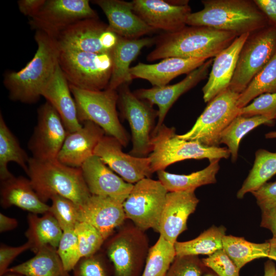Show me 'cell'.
Here are the masks:
<instances>
[{"label":"cell","mask_w":276,"mask_h":276,"mask_svg":"<svg viewBox=\"0 0 276 276\" xmlns=\"http://www.w3.org/2000/svg\"><path fill=\"white\" fill-rule=\"evenodd\" d=\"M176 256L174 244L160 235L149 249L141 276H165Z\"/></svg>","instance_id":"obj_37"},{"label":"cell","mask_w":276,"mask_h":276,"mask_svg":"<svg viewBox=\"0 0 276 276\" xmlns=\"http://www.w3.org/2000/svg\"><path fill=\"white\" fill-rule=\"evenodd\" d=\"M212 59L207 60L201 66L193 71L181 81L172 85L153 86L150 88H140L133 93L140 99L150 105L157 106V123L152 132L155 134L161 126L169 110L180 96L205 79L209 74L212 64Z\"/></svg>","instance_id":"obj_16"},{"label":"cell","mask_w":276,"mask_h":276,"mask_svg":"<svg viewBox=\"0 0 276 276\" xmlns=\"http://www.w3.org/2000/svg\"><path fill=\"white\" fill-rule=\"evenodd\" d=\"M81 124L80 129L67 133L57 158L60 163L74 168H81L94 155L97 146L105 134L100 127L92 122Z\"/></svg>","instance_id":"obj_21"},{"label":"cell","mask_w":276,"mask_h":276,"mask_svg":"<svg viewBox=\"0 0 276 276\" xmlns=\"http://www.w3.org/2000/svg\"><path fill=\"white\" fill-rule=\"evenodd\" d=\"M7 272L25 276H72L65 269L57 249L51 246L43 247L31 259L9 267Z\"/></svg>","instance_id":"obj_30"},{"label":"cell","mask_w":276,"mask_h":276,"mask_svg":"<svg viewBox=\"0 0 276 276\" xmlns=\"http://www.w3.org/2000/svg\"><path fill=\"white\" fill-rule=\"evenodd\" d=\"M25 151L10 131L0 114V179L6 180L12 175L7 168L9 163L18 164L28 174L29 159Z\"/></svg>","instance_id":"obj_32"},{"label":"cell","mask_w":276,"mask_h":276,"mask_svg":"<svg viewBox=\"0 0 276 276\" xmlns=\"http://www.w3.org/2000/svg\"><path fill=\"white\" fill-rule=\"evenodd\" d=\"M274 120L271 117L263 116L236 117L221 133L219 143L227 147L232 161L235 162L238 157L240 143L249 131L263 125H271Z\"/></svg>","instance_id":"obj_33"},{"label":"cell","mask_w":276,"mask_h":276,"mask_svg":"<svg viewBox=\"0 0 276 276\" xmlns=\"http://www.w3.org/2000/svg\"><path fill=\"white\" fill-rule=\"evenodd\" d=\"M34 39L37 49L33 58L20 70L7 72L4 75L3 83L12 101L37 102L59 65V49L56 40L39 31H35Z\"/></svg>","instance_id":"obj_2"},{"label":"cell","mask_w":276,"mask_h":276,"mask_svg":"<svg viewBox=\"0 0 276 276\" xmlns=\"http://www.w3.org/2000/svg\"><path fill=\"white\" fill-rule=\"evenodd\" d=\"M123 202L113 198L91 195L83 205H79V222L95 227L106 241L126 219Z\"/></svg>","instance_id":"obj_20"},{"label":"cell","mask_w":276,"mask_h":276,"mask_svg":"<svg viewBox=\"0 0 276 276\" xmlns=\"http://www.w3.org/2000/svg\"><path fill=\"white\" fill-rule=\"evenodd\" d=\"M1 204L4 209L14 205L35 214H44L50 209L39 198L29 179L14 175L1 181Z\"/></svg>","instance_id":"obj_27"},{"label":"cell","mask_w":276,"mask_h":276,"mask_svg":"<svg viewBox=\"0 0 276 276\" xmlns=\"http://www.w3.org/2000/svg\"><path fill=\"white\" fill-rule=\"evenodd\" d=\"M239 95L229 88L217 95L209 102L192 128L177 136L209 147L219 146L221 133L239 115L240 108L237 103Z\"/></svg>","instance_id":"obj_9"},{"label":"cell","mask_w":276,"mask_h":276,"mask_svg":"<svg viewBox=\"0 0 276 276\" xmlns=\"http://www.w3.org/2000/svg\"><path fill=\"white\" fill-rule=\"evenodd\" d=\"M207 60L168 57L154 64L140 62L130 67V73L133 79H143L149 81L153 86H163L180 75L189 74Z\"/></svg>","instance_id":"obj_25"},{"label":"cell","mask_w":276,"mask_h":276,"mask_svg":"<svg viewBox=\"0 0 276 276\" xmlns=\"http://www.w3.org/2000/svg\"><path fill=\"white\" fill-rule=\"evenodd\" d=\"M41 96L56 110L68 133L74 132L82 127L69 83L59 65L43 88Z\"/></svg>","instance_id":"obj_26"},{"label":"cell","mask_w":276,"mask_h":276,"mask_svg":"<svg viewBox=\"0 0 276 276\" xmlns=\"http://www.w3.org/2000/svg\"><path fill=\"white\" fill-rule=\"evenodd\" d=\"M18 225L17 220L13 218L9 217L2 213H0V232L11 231Z\"/></svg>","instance_id":"obj_51"},{"label":"cell","mask_w":276,"mask_h":276,"mask_svg":"<svg viewBox=\"0 0 276 276\" xmlns=\"http://www.w3.org/2000/svg\"><path fill=\"white\" fill-rule=\"evenodd\" d=\"M265 137L268 139H276V131H272L266 133Z\"/></svg>","instance_id":"obj_54"},{"label":"cell","mask_w":276,"mask_h":276,"mask_svg":"<svg viewBox=\"0 0 276 276\" xmlns=\"http://www.w3.org/2000/svg\"><path fill=\"white\" fill-rule=\"evenodd\" d=\"M260 226L270 231L272 240H276V207L261 211Z\"/></svg>","instance_id":"obj_49"},{"label":"cell","mask_w":276,"mask_h":276,"mask_svg":"<svg viewBox=\"0 0 276 276\" xmlns=\"http://www.w3.org/2000/svg\"><path fill=\"white\" fill-rule=\"evenodd\" d=\"M27 175L34 191L45 203L53 196L60 195L81 205L91 195L81 168L66 166L57 159L40 160L30 157Z\"/></svg>","instance_id":"obj_4"},{"label":"cell","mask_w":276,"mask_h":276,"mask_svg":"<svg viewBox=\"0 0 276 276\" xmlns=\"http://www.w3.org/2000/svg\"><path fill=\"white\" fill-rule=\"evenodd\" d=\"M93 3L97 5L106 15L108 29L119 37L140 38L155 31L134 13L131 2L95 0Z\"/></svg>","instance_id":"obj_24"},{"label":"cell","mask_w":276,"mask_h":276,"mask_svg":"<svg viewBox=\"0 0 276 276\" xmlns=\"http://www.w3.org/2000/svg\"><path fill=\"white\" fill-rule=\"evenodd\" d=\"M276 120V119H275Z\"/></svg>","instance_id":"obj_58"},{"label":"cell","mask_w":276,"mask_h":276,"mask_svg":"<svg viewBox=\"0 0 276 276\" xmlns=\"http://www.w3.org/2000/svg\"><path fill=\"white\" fill-rule=\"evenodd\" d=\"M219 159L210 162L204 169L190 174H177L164 170L156 172L158 180L168 192L195 190L200 186L215 183L220 169Z\"/></svg>","instance_id":"obj_31"},{"label":"cell","mask_w":276,"mask_h":276,"mask_svg":"<svg viewBox=\"0 0 276 276\" xmlns=\"http://www.w3.org/2000/svg\"><path fill=\"white\" fill-rule=\"evenodd\" d=\"M207 268L197 256H176L165 276H202Z\"/></svg>","instance_id":"obj_43"},{"label":"cell","mask_w":276,"mask_h":276,"mask_svg":"<svg viewBox=\"0 0 276 276\" xmlns=\"http://www.w3.org/2000/svg\"><path fill=\"white\" fill-rule=\"evenodd\" d=\"M268 241L270 243V249L268 258L271 260L276 261V240L270 239Z\"/></svg>","instance_id":"obj_53"},{"label":"cell","mask_w":276,"mask_h":276,"mask_svg":"<svg viewBox=\"0 0 276 276\" xmlns=\"http://www.w3.org/2000/svg\"><path fill=\"white\" fill-rule=\"evenodd\" d=\"M152 151L149 155L153 173L169 165L188 159H208L210 162L227 159L231 153L225 147H209L195 141L181 139L174 127L163 124L152 136Z\"/></svg>","instance_id":"obj_5"},{"label":"cell","mask_w":276,"mask_h":276,"mask_svg":"<svg viewBox=\"0 0 276 276\" xmlns=\"http://www.w3.org/2000/svg\"><path fill=\"white\" fill-rule=\"evenodd\" d=\"M37 114V123L28 148L36 159H56L68 132L59 114L49 102L38 108Z\"/></svg>","instance_id":"obj_14"},{"label":"cell","mask_w":276,"mask_h":276,"mask_svg":"<svg viewBox=\"0 0 276 276\" xmlns=\"http://www.w3.org/2000/svg\"><path fill=\"white\" fill-rule=\"evenodd\" d=\"M30 243H26L16 247H12L1 244L0 247V276L4 275L9 268L13 260L25 251L30 249Z\"/></svg>","instance_id":"obj_47"},{"label":"cell","mask_w":276,"mask_h":276,"mask_svg":"<svg viewBox=\"0 0 276 276\" xmlns=\"http://www.w3.org/2000/svg\"><path fill=\"white\" fill-rule=\"evenodd\" d=\"M108 25L98 17L79 20L63 30L55 39L59 50H74L95 53H108L101 43L102 33Z\"/></svg>","instance_id":"obj_22"},{"label":"cell","mask_w":276,"mask_h":276,"mask_svg":"<svg viewBox=\"0 0 276 276\" xmlns=\"http://www.w3.org/2000/svg\"><path fill=\"white\" fill-rule=\"evenodd\" d=\"M144 232L134 225L126 226L108 241L106 252L114 276H141L149 250Z\"/></svg>","instance_id":"obj_10"},{"label":"cell","mask_w":276,"mask_h":276,"mask_svg":"<svg viewBox=\"0 0 276 276\" xmlns=\"http://www.w3.org/2000/svg\"><path fill=\"white\" fill-rule=\"evenodd\" d=\"M203 8L188 16L186 25L235 33H251L271 24L254 1L204 0Z\"/></svg>","instance_id":"obj_3"},{"label":"cell","mask_w":276,"mask_h":276,"mask_svg":"<svg viewBox=\"0 0 276 276\" xmlns=\"http://www.w3.org/2000/svg\"><path fill=\"white\" fill-rule=\"evenodd\" d=\"M276 93V54L240 94L237 105L241 108L260 95Z\"/></svg>","instance_id":"obj_38"},{"label":"cell","mask_w":276,"mask_h":276,"mask_svg":"<svg viewBox=\"0 0 276 276\" xmlns=\"http://www.w3.org/2000/svg\"><path fill=\"white\" fill-rule=\"evenodd\" d=\"M28 228L26 232L30 249L35 254L46 246L57 248L63 231L49 212L41 217L30 213L28 215Z\"/></svg>","instance_id":"obj_29"},{"label":"cell","mask_w":276,"mask_h":276,"mask_svg":"<svg viewBox=\"0 0 276 276\" xmlns=\"http://www.w3.org/2000/svg\"><path fill=\"white\" fill-rule=\"evenodd\" d=\"M98 252L81 258L73 269L72 276H114L110 260Z\"/></svg>","instance_id":"obj_40"},{"label":"cell","mask_w":276,"mask_h":276,"mask_svg":"<svg viewBox=\"0 0 276 276\" xmlns=\"http://www.w3.org/2000/svg\"><path fill=\"white\" fill-rule=\"evenodd\" d=\"M57 252L65 269L69 272L73 270L81 259L74 230L63 231Z\"/></svg>","instance_id":"obj_42"},{"label":"cell","mask_w":276,"mask_h":276,"mask_svg":"<svg viewBox=\"0 0 276 276\" xmlns=\"http://www.w3.org/2000/svg\"><path fill=\"white\" fill-rule=\"evenodd\" d=\"M155 41V38L151 37L127 39L119 36L111 51L112 69L107 88L117 90L122 85L128 84L133 80L130 73L131 63L143 48Z\"/></svg>","instance_id":"obj_28"},{"label":"cell","mask_w":276,"mask_h":276,"mask_svg":"<svg viewBox=\"0 0 276 276\" xmlns=\"http://www.w3.org/2000/svg\"><path fill=\"white\" fill-rule=\"evenodd\" d=\"M276 174V152L260 149L256 152L251 169L237 193L242 199L249 192H252L267 182Z\"/></svg>","instance_id":"obj_36"},{"label":"cell","mask_w":276,"mask_h":276,"mask_svg":"<svg viewBox=\"0 0 276 276\" xmlns=\"http://www.w3.org/2000/svg\"><path fill=\"white\" fill-rule=\"evenodd\" d=\"M134 13L148 26L166 33L179 31L187 25L191 9L188 4H174L163 0H133Z\"/></svg>","instance_id":"obj_17"},{"label":"cell","mask_w":276,"mask_h":276,"mask_svg":"<svg viewBox=\"0 0 276 276\" xmlns=\"http://www.w3.org/2000/svg\"><path fill=\"white\" fill-rule=\"evenodd\" d=\"M276 54V26L270 24L249 33L240 52L228 88L242 93Z\"/></svg>","instance_id":"obj_8"},{"label":"cell","mask_w":276,"mask_h":276,"mask_svg":"<svg viewBox=\"0 0 276 276\" xmlns=\"http://www.w3.org/2000/svg\"><path fill=\"white\" fill-rule=\"evenodd\" d=\"M123 146L115 137L104 135L97 146L94 155L127 182L133 184L153 173L149 157H139L122 151Z\"/></svg>","instance_id":"obj_15"},{"label":"cell","mask_w":276,"mask_h":276,"mask_svg":"<svg viewBox=\"0 0 276 276\" xmlns=\"http://www.w3.org/2000/svg\"><path fill=\"white\" fill-rule=\"evenodd\" d=\"M274 276H276V274L274 275Z\"/></svg>","instance_id":"obj_57"},{"label":"cell","mask_w":276,"mask_h":276,"mask_svg":"<svg viewBox=\"0 0 276 276\" xmlns=\"http://www.w3.org/2000/svg\"><path fill=\"white\" fill-rule=\"evenodd\" d=\"M50 212L57 221L63 231L74 230L79 220V205L60 195L51 198Z\"/></svg>","instance_id":"obj_39"},{"label":"cell","mask_w":276,"mask_h":276,"mask_svg":"<svg viewBox=\"0 0 276 276\" xmlns=\"http://www.w3.org/2000/svg\"><path fill=\"white\" fill-rule=\"evenodd\" d=\"M118 89L119 108L131 131L132 146L129 154L145 157L152 151V133L157 111L148 102L138 98L130 91L128 84L123 85Z\"/></svg>","instance_id":"obj_12"},{"label":"cell","mask_w":276,"mask_h":276,"mask_svg":"<svg viewBox=\"0 0 276 276\" xmlns=\"http://www.w3.org/2000/svg\"><path fill=\"white\" fill-rule=\"evenodd\" d=\"M81 169L88 189L93 195L108 197L124 202L133 185L116 175L97 156L88 158Z\"/></svg>","instance_id":"obj_19"},{"label":"cell","mask_w":276,"mask_h":276,"mask_svg":"<svg viewBox=\"0 0 276 276\" xmlns=\"http://www.w3.org/2000/svg\"><path fill=\"white\" fill-rule=\"evenodd\" d=\"M239 115L245 117L263 116L276 119V93H265L239 109Z\"/></svg>","instance_id":"obj_44"},{"label":"cell","mask_w":276,"mask_h":276,"mask_svg":"<svg viewBox=\"0 0 276 276\" xmlns=\"http://www.w3.org/2000/svg\"><path fill=\"white\" fill-rule=\"evenodd\" d=\"M254 2L270 22L276 26V0H254Z\"/></svg>","instance_id":"obj_50"},{"label":"cell","mask_w":276,"mask_h":276,"mask_svg":"<svg viewBox=\"0 0 276 276\" xmlns=\"http://www.w3.org/2000/svg\"><path fill=\"white\" fill-rule=\"evenodd\" d=\"M226 229L223 226L213 225L196 238L174 244L176 256H210L223 249L222 239Z\"/></svg>","instance_id":"obj_34"},{"label":"cell","mask_w":276,"mask_h":276,"mask_svg":"<svg viewBox=\"0 0 276 276\" xmlns=\"http://www.w3.org/2000/svg\"><path fill=\"white\" fill-rule=\"evenodd\" d=\"M251 193L261 211L276 207V181L266 182Z\"/></svg>","instance_id":"obj_46"},{"label":"cell","mask_w":276,"mask_h":276,"mask_svg":"<svg viewBox=\"0 0 276 276\" xmlns=\"http://www.w3.org/2000/svg\"><path fill=\"white\" fill-rule=\"evenodd\" d=\"M249 33L238 36L213 60L208 81L202 88L203 98L209 102L227 89L231 82L242 48Z\"/></svg>","instance_id":"obj_23"},{"label":"cell","mask_w":276,"mask_h":276,"mask_svg":"<svg viewBox=\"0 0 276 276\" xmlns=\"http://www.w3.org/2000/svg\"><path fill=\"white\" fill-rule=\"evenodd\" d=\"M74 230L77 237L81 258L96 254L105 241L99 231L89 223L80 222Z\"/></svg>","instance_id":"obj_41"},{"label":"cell","mask_w":276,"mask_h":276,"mask_svg":"<svg viewBox=\"0 0 276 276\" xmlns=\"http://www.w3.org/2000/svg\"><path fill=\"white\" fill-rule=\"evenodd\" d=\"M168 193L158 180L145 178L134 183L123 203L126 219L142 231L153 228L158 232Z\"/></svg>","instance_id":"obj_11"},{"label":"cell","mask_w":276,"mask_h":276,"mask_svg":"<svg viewBox=\"0 0 276 276\" xmlns=\"http://www.w3.org/2000/svg\"><path fill=\"white\" fill-rule=\"evenodd\" d=\"M198 202L195 190L168 192L159 223L160 235L174 244L179 235L187 229L188 219Z\"/></svg>","instance_id":"obj_18"},{"label":"cell","mask_w":276,"mask_h":276,"mask_svg":"<svg viewBox=\"0 0 276 276\" xmlns=\"http://www.w3.org/2000/svg\"><path fill=\"white\" fill-rule=\"evenodd\" d=\"M222 244L223 249L239 269L254 260L268 258L270 249L268 241L256 243L232 235H224Z\"/></svg>","instance_id":"obj_35"},{"label":"cell","mask_w":276,"mask_h":276,"mask_svg":"<svg viewBox=\"0 0 276 276\" xmlns=\"http://www.w3.org/2000/svg\"><path fill=\"white\" fill-rule=\"evenodd\" d=\"M204 265L218 276H240V270L223 249L201 259Z\"/></svg>","instance_id":"obj_45"},{"label":"cell","mask_w":276,"mask_h":276,"mask_svg":"<svg viewBox=\"0 0 276 276\" xmlns=\"http://www.w3.org/2000/svg\"><path fill=\"white\" fill-rule=\"evenodd\" d=\"M58 63L70 85L92 91L108 87L112 69L111 52L59 50Z\"/></svg>","instance_id":"obj_6"},{"label":"cell","mask_w":276,"mask_h":276,"mask_svg":"<svg viewBox=\"0 0 276 276\" xmlns=\"http://www.w3.org/2000/svg\"><path fill=\"white\" fill-rule=\"evenodd\" d=\"M276 274V268L274 263L268 260L264 264V276H274Z\"/></svg>","instance_id":"obj_52"},{"label":"cell","mask_w":276,"mask_h":276,"mask_svg":"<svg viewBox=\"0 0 276 276\" xmlns=\"http://www.w3.org/2000/svg\"><path fill=\"white\" fill-rule=\"evenodd\" d=\"M98 17L87 0H45L38 13L30 18V28L56 39L66 28L86 18Z\"/></svg>","instance_id":"obj_13"},{"label":"cell","mask_w":276,"mask_h":276,"mask_svg":"<svg viewBox=\"0 0 276 276\" xmlns=\"http://www.w3.org/2000/svg\"><path fill=\"white\" fill-rule=\"evenodd\" d=\"M237 37L234 33L209 27L186 26L155 38V47L147 60L152 62L172 57L209 59L215 57Z\"/></svg>","instance_id":"obj_1"},{"label":"cell","mask_w":276,"mask_h":276,"mask_svg":"<svg viewBox=\"0 0 276 276\" xmlns=\"http://www.w3.org/2000/svg\"><path fill=\"white\" fill-rule=\"evenodd\" d=\"M81 123L92 122L100 127L107 135L117 139L123 147L128 143L127 131L120 123L117 105V90L106 89L92 91L83 90L70 85Z\"/></svg>","instance_id":"obj_7"},{"label":"cell","mask_w":276,"mask_h":276,"mask_svg":"<svg viewBox=\"0 0 276 276\" xmlns=\"http://www.w3.org/2000/svg\"><path fill=\"white\" fill-rule=\"evenodd\" d=\"M45 2V0H19L17 3L19 11L31 18L38 13Z\"/></svg>","instance_id":"obj_48"},{"label":"cell","mask_w":276,"mask_h":276,"mask_svg":"<svg viewBox=\"0 0 276 276\" xmlns=\"http://www.w3.org/2000/svg\"><path fill=\"white\" fill-rule=\"evenodd\" d=\"M202 276H218L214 272L207 270Z\"/></svg>","instance_id":"obj_56"},{"label":"cell","mask_w":276,"mask_h":276,"mask_svg":"<svg viewBox=\"0 0 276 276\" xmlns=\"http://www.w3.org/2000/svg\"><path fill=\"white\" fill-rule=\"evenodd\" d=\"M3 276H25V275L19 274V273H15V272H7Z\"/></svg>","instance_id":"obj_55"}]
</instances>
